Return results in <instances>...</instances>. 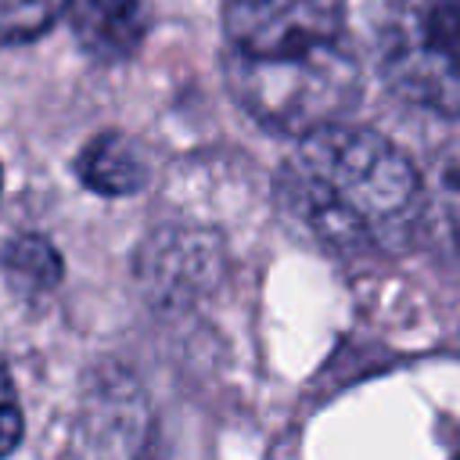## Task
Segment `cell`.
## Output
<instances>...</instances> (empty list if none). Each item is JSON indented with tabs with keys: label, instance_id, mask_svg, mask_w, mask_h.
I'll return each mask as SVG.
<instances>
[{
	"label": "cell",
	"instance_id": "1",
	"mask_svg": "<svg viewBox=\"0 0 460 460\" xmlns=\"http://www.w3.org/2000/svg\"><path fill=\"white\" fill-rule=\"evenodd\" d=\"M277 201L323 252L388 259L420 237L424 176L381 133L334 122L298 137L277 172Z\"/></svg>",
	"mask_w": 460,
	"mask_h": 460
},
{
	"label": "cell",
	"instance_id": "2",
	"mask_svg": "<svg viewBox=\"0 0 460 460\" xmlns=\"http://www.w3.org/2000/svg\"><path fill=\"white\" fill-rule=\"evenodd\" d=\"M226 83L237 104L273 133L305 137L334 126L359 93V68L338 47H316L291 58H244L230 50Z\"/></svg>",
	"mask_w": 460,
	"mask_h": 460
},
{
	"label": "cell",
	"instance_id": "3",
	"mask_svg": "<svg viewBox=\"0 0 460 460\" xmlns=\"http://www.w3.org/2000/svg\"><path fill=\"white\" fill-rule=\"evenodd\" d=\"M377 61L395 93L460 119V0H385Z\"/></svg>",
	"mask_w": 460,
	"mask_h": 460
},
{
	"label": "cell",
	"instance_id": "4",
	"mask_svg": "<svg viewBox=\"0 0 460 460\" xmlns=\"http://www.w3.org/2000/svg\"><path fill=\"white\" fill-rule=\"evenodd\" d=\"M345 0H223L230 50L244 58H291L338 43Z\"/></svg>",
	"mask_w": 460,
	"mask_h": 460
},
{
	"label": "cell",
	"instance_id": "5",
	"mask_svg": "<svg viewBox=\"0 0 460 460\" xmlns=\"http://www.w3.org/2000/svg\"><path fill=\"white\" fill-rule=\"evenodd\" d=\"M151 29V11L144 0H75L72 36L93 61L115 65L140 50Z\"/></svg>",
	"mask_w": 460,
	"mask_h": 460
},
{
	"label": "cell",
	"instance_id": "6",
	"mask_svg": "<svg viewBox=\"0 0 460 460\" xmlns=\"http://www.w3.org/2000/svg\"><path fill=\"white\" fill-rule=\"evenodd\" d=\"M424 176V223L420 237L435 244L438 255L460 266V144L431 155Z\"/></svg>",
	"mask_w": 460,
	"mask_h": 460
},
{
	"label": "cell",
	"instance_id": "7",
	"mask_svg": "<svg viewBox=\"0 0 460 460\" xmlns=\"http://www.w3.org/2000/svg\"><path fill=\"white\" fill-rule=\"evenodd\" d=\"M75 172L79 180L104 194V198H122V194H137L151 169H147V158H144V147L126 137V133H101L93 137L83 155L75 158Z\"/></svg>",
	"mask_w": 460,
	"mask_h": 460
},
{
	"label": "cell",
	"instance_id": "8",
	"mask_svg": "<svg viewBox=\"0 0 460 460\" xmlns=\"http://www.w3.org/2000/svg\"><path fill=\"white\" fill-rule=\"evenodd\" d=\"M4 270L18 288L47 291L61 280V255L54 252L50 241H43L36 234H25V237H18L4 248Z\"/></svg>",
	"mask_w": 460,
	"mask_h": 460
},
{
	"label": "cell",
	"instance_id": "9",
	"mask_svg": "<svg viewBox=\"0 0 460 460\" xmlns=\"http://www.w3.org/2000/svg\"><path fill=\"white\" fill-rule=\"evenodd\" d=\"M72 0H0V50L43 36Z\"/></svg>",
	"mask_w": 460,
	"mask_h": 460
},
{
	"label": "cell",
	"instance_id": "10",
	"mask_svg": "<svg viewBox=\"0 0 460 460\" xmlns=\"http://www.w3.org/2000/svg\"><path fill=\"white\" fill-rule=\"evenodd\" d=\"M25 420H22V402L14 392V381L7 374V363L0 359V456L14 453V446L22 442Z\"/></svg>",
	"mask_w": 460,
	"mask_h": 460
},
{
	"label": "cell",
	"instance_id": "11",
	"mask_svg": "<svg viewBox=\"0 0 460 460\" xmlns=\"http://www.w3.org/2000/svg\"><path fill=\"white\" fill-rule=\"evenodd\" d=\"M456 460H460V456H456Z\"/></svg>",
	"mask_w": 460,
	"mask_h": 460
},
{
	"label": "cell",
	"instance_id": "12",
	"mask_svg": "<svg viewBox=\"0 0 460 460\" xmlns=\"http://www.w3.org/2000/svg\"><path fill=\"white\" fill-rule=\"evenodd\" d=\"M0 180H4V176H0Z\"/></svg>",
	"mask_w": 460,
	"mask_h": 460
}]
</instances>
